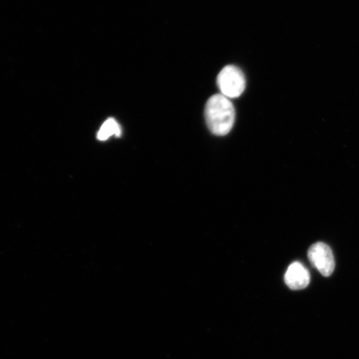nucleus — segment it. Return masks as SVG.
Wrapping results in <instances>:
<instances>
[{
    "label": "nucleus",
    "mask_w": 359,
    "mask_h": 359,
    "mask_svg": "<svg viewBox=\"0 0 359 359\" xmlns=\"http://www.w3.org/2000/svg\"><path fill=\"white\" fill-rule=\"evenodd\" d=\"M205 116L210 131L217 136H224L231 131L235 123L234 105L222 94H215L206 102Z\"/></svg>",
    "instance_id": "obj_1"
},
{
    "label": "nucleus",
    "mask_w": 359,
    "mask_h": 359,
    "mask_svg": "<svg viewBox=\"0 0 359 359\" xmlns=\"http://www.w3.org/2000/svg\"><path fill=\"white\" fill-rule=\"evenodd\" d=\"M217 85L223 96L229 100L239 97L245 89V78L239 67H224L217 77Z\"/></svg>",
    "instance_id": "obj_2"
},
{
    "label": "nucleus",
    "mask_w": 359,
    "mask_h": 359,
    "mask_svg": "<svg viewBox=\"0 0 359 359\" xmlns=\"http://www.w3.org/2000/svg\"><path fill=\"white\" fill-rule=\"evenodd\" d=\"M309 262L316 268L323 276L329 277L334 271L335 262L333 251L323 242L311 245L308 251Z\"/></svg>",
    "instance_id": "obj_3"
},
{
    "label": "nucleus",
    "mask_w": 359,
    "mask_h": 359,
    "mask_svg": "<svg viewBox=\"0 0 359 359\" xmlns=\"http://www.w3.org/2000/svg\"><path fill=\"white\" fill-rule=\"evenodd\" d=\"M285 282L290 289L302 290L309 285L311 275L306 268L298 262L292 263L285 275Z\"/></svg>",
    "instance_id": "obj_4"
},
{
    "label": "nucleus",
    "mask_w": 359,
    "mask_h": 359,
    "mask_svg": "<svg viewBox=\"0 0 359 359\" xmlns=\"http://www.w3.org/2000/svg\"><path fill=\"white\" fill-rule=\"evenodd\" d=\"M121 135V128L118 123L114 119L107 120L104 124L102 126L100 132L97 133V138L100 141L107 140L111 136L119 137Z\"/></svg>",
    "instance_id": "obj_5"
}]
</instances>
